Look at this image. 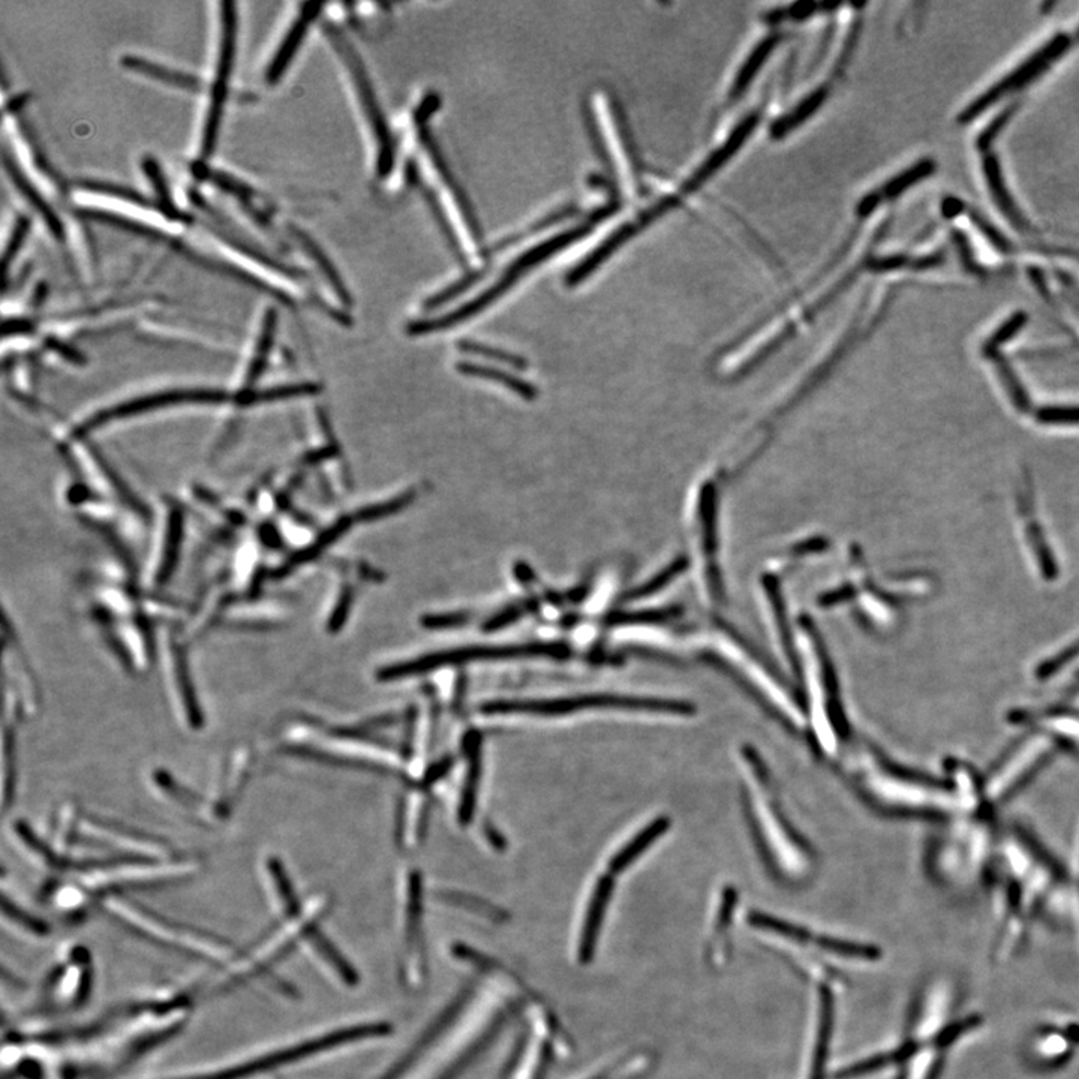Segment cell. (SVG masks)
<instances>
[{
	"instance_id": "31",
	"label": "cell",
	"mask_w": 1079,
	"mask_h": 1079,
	"mask_svg": "<svg viewBox=\"0 0 1079 1079\" xmlns=\"http://www.w3.org/2000/svg\"><path fill=\"white\" fill-rule=\"evenodd\" d=\"M823 100H825V92L823 90H817V92L811 94L801 105L797 107V110L792 114H789L788 118L782 119L781 123H778L776 134L782 135L788 133L789 130L804 122L807 118L811 116L819 109Z\"/></svg>"
},
{
	"instance_id": "6",
	"label": "cell",
	"mask_w": 1079,
	"mask_h": 1079,
	"mask_svg": "<svg viewBox=\"0 0 1079 1079\" xmlns=\"http://www.w3.org/2000/svg\"><path fill=\"white\" fill-rule=\"evenodd\" d=\"M104 905L119 921L125 922L131 928L137 930L144 936L154 938L168 945L180 946V949H196L199 954L212 955L225 953L221 949L220 943L204 938L203 934H197L191 928L171 924L158 914L151 913V910L142 905L131 903L126 898L110 893L105 898Z\"/></svg>"
},
{
	"instance_id": "32",
	"label": "cell",
	"mask_w": 1079,
	"mask_h": 1079,
	"mask_svg": "<svg viewBox=\"0 0 1079 1079\" xmlns=\"http://www.w3.org/2000/svg\"><path fill=\"white\" fill-rule=\"evenodd\" d=\"M31 229V221L26 216H19L18 221L14 222V229H12L11 237L8 238L5 249H3V274L8 275V269H10L11 263L18 257L19 251L22 249L24 241Z\"/></svg>"
},
{
	"instance_id": "34",
	"label": "cell",
	"mask_w": 1079,
	"mask_h": 1079,
	"mask_svg": "<svg viewBox=\"0 0 1079 1079\" xmlns=\"http://www.w3.org/2000/svg\"><path fill=\"white\" fill-rule=\"evenodd\" d=\"M352 603L353 590L352 587H347L344 591H342L340 601H337L335 611H333L331 621H329V627H331L332 632H337V630L344 625L349 613V608H352Z\"/></svg>"
},
{
	"instance_id": "15",
	"label": "cell",
	"mask_w": 1079,
	"mask_h": 1079,
	"mask_svg": "<svg viewBox=\"0 0 1079 1079\" xmlns=\"http://www.w3.org/2000/svg\"><path fill=\"white\" fill-rule=\"evenodd\" d=\"M834 995H832L830 988H819L817 1027H815L809 1077L807 1079H825L826 1061L827 1057H830L832 1033H834Z\"/></svg>"
},
{
	"instance_id": "1",
	"label": "cell",
	"mask_w": 1079,
	"mask_h": 1079,
	"mask_svg": "<svg viewBox=\"0 0 1079 1079\" xmlns=\"http://www.w3.org/2000/svg\"><path fill=\"white\" fill-rule=\"evenodd\" d=\"M613 212V208L609 205L607 209H601L596 215L588 218L587 221L582 222L575 229L568 230L566 233L558 234V236L549 238V241L542 243V245L535 246V248L530 249L529 253L522 254L521 257L514 259L512 265L507 267L504 274L498 279L489 290L481 292L471 302L463 304V307L457 308L456 311L450 312L440 319L434 320H423L414 321L407 327V332L413 336L427 335V333L447 331V329L455 327L477 314H481L486 308L490 304L496 303L501 296H504L507 291L514 286V283L521 281L523 275L529 274V271L534 270L535 267L545 263L546 259L557 255L559 251L568 248V246L574 245V243L579 242L580 238L587 236L588 233L592 232L597 222L604 220Z\"/></svg>"
},
{
	"instance_id": "26",
	"label": "cell",
	"mask_w": 1079,
	"mask_h": 1079,
	"mask_svg": "<svg viewBox=\"0 0 1079 1079\" xmlns=\"http://www.w3.org/2000/svg\"><path fill=\"white\" fill-rule=\"evenodd\" d=\"M819 949L823 953L837 955L842 958L860 959V961H876L880 957L879 949L875 946L860 945V943L839 941L834 937L815 938Z\"/></svg>"
},
{
	"instance_id": "40",
	"label": "cell",
	"mask_w": 1079,
	"mask_h": 1079,
	"mask_svg": "<svg viewBox=\"0 0 1079 1079\" xmlns=\"http://www.w3.org/2000/svg\"><path fill=\"white\" fill-rule=\"evenodd\" d=\"M1078 898H1079V856H1078Z\"/></svg>"
},
{
	"instance_id": "18",
	"label": "cell",
	"mask_w": 1079,
	"mask_h": 1079,
	"mask_svg": "<svg viewBox=\"0 0 1079 1079\" xmlns=\"http://www.w3.org/2000/svg\"><path fill=\"white\" fill-rule=\"evenodd\" d=\"M757 123H759V116H757V114H753V116L745 119L743 125H741L738 130L735 131V134L727 140V143L724 144L722 149H719L715 152V154H712L711 158L708 159L707 163L703 164V166L690 177L689 182L686 185V192H691L694 191V189L702 187V185L705 183L711 176H714L715 173L719 171L720 168H722L724 164H726L727 160L736 154V152L739 151V147L743 146L745 140L749 137V134H752V131L755 130Z\"/></svg>"
},
{
	"instance_id": "19",
	"label": "cell",
	"mask_w": 1079,
	"mask_h": 1079,
	"mask_svg": "<svg viewBox=\"0 0 1079 1079\" xmlns=\"http://www.w3.org/2000/svg\"><path fill=\"white\" fill-rule=\"evenodd\" d=\"M612 889L613 883L611 879L604 877V879H601L597 883L596 891L592 893L590 909H588L587 921H585L582 930V937H580V961H591L592 954H594L596 949L597 936H599L601 922H603L604 913H607Z\"/></svg>"
},
{
	"instance_id": "11",
	"label": "cell",
	"mask_w": 1079,
	"mask_h": 1079,
	"mask_svg": "<svg viewBox=\"0 0 1079 1079\" xmlns=\"http://www.w3.org/2000/svg\"><path fill=\"white\" fill-rule=\"evenodd\" d=\"M85 834L142 860L171 859V848L168 844L156 842L154 837H149L143 832L127 830V827L116 825V823L84 817L81 819V835Z\"/></svg>"
},
{
	"instance_id": "20",
	"label": "cell",
	"mask_w": 1079,
	"mask_h": 1079,
	"mask_svg": "<svg viewBox=\"0 0 1079 1079\" xmlns=\"http://www.w3.org/2000/svg\"><path fill=\"white\" fill-rule=\"evenodd\" d=\"M3 164H5L7 171L10 173L11 179L14 180V185L18 187L20 193H22L24 199L29 201V204H31L32 208L40 213L45 224H47L48 229H51L53 236L57 238L64 237V225H62L55 210H53L51 204L43 199V196L36 191L34 185L29 182L26 177L22 175V171H20L19 167L15 166L14 160L7 155V152H3Z\"/></svg>"
},
{
	"instance_id": "13",
	"label": "cell",
	"mask_w": 1079,
	"mask_h": 1079,
	"mask_svg": "<svg viewBox=\"0 0 1079 1079\" xmlns=\"http://www.w3.org/2000/svg\"><path fill=\"white\" fill-rule=\"evenodd\" d=\"M1021 724H1032L1035 731L1045 733L1058 745L1079 753V712L1065 710L1025 712L1015 716Z\"/></svg>"
},
{
	"instance_id": "10",
	"label": "cell",
	"mask_w": 1079,
	"mask_h": 1079,
	"mask_svg": "<svg viewBox=\"0 0 1079 1079\" xmlns=\"http://www.w3.org/2000/svg\"><path fill=\"white\" fill-rule=\"evenodd\" d=\"M221 399L222 394L218 390L189 389L160 391V393L149 394V397L119 402L116 405L110 407L109 410L98 411V413L90 415L84 424L78 426V432L88 434V432L97 430V427L118 422L119 419L122 420L131 418V415L151 413V411L158 410L159 407L189 402H218Z\"/></svg>"
},
{
	"instance_id": "37",
	"label": "cell",
	"mask_w": 1079,
	"mask_h": 1079,
	"mask_svg": "<svg viewBox=\"0 0 1079 1079\" xmlns=\"http://www.w3.org/2000/svg\"><path fill=\"white\" fill-rule=\"evenodd\" d=\"M465 621H467V616L456 613V615L426 616L423 620V625L427 629H448L463 625Z\"/></svg>"
},
{
	"instance_id": "35",
	"label": "cell",
	"mask_w": 1079,
	"mask_h": 1079,
	"mask_svg": "<svg viewBox=\"0 0 1079 1079\" xmlns=\"http://www.w3.org/2000/svg\"><path fill=\"white\" fill-rule=\"evenodd\" d=\"M1068 1046L1069 1041L1065 1036L1058 1035V1033H1052V1035L1042 1037L1037 1048H1039L1042 1057L1054 1058L1065 1053Z\"/></svg>"
},
{
	"instance_id": "28",
	"label": "cell",
	"mask_w": 1079,
	"mask_h": 1079,
	"mask_svg": "<svg viewBox=\"0 0 1079 1079\" xmlns=\"http://www.w3.org/2000/svg\"><path fill=\"white\" fill-rule=\"evenodd\" d=\"M413 500L414 492H407L401 497L393 498V500L382 502V504L365 507V509L358 510L356 519L360 522H374L378 521V519L389 518L391 514L407 509Z\"/></svg>"
},
{
	"instance_id": "23",
	"label": "cell",
	"mask_w": 1079,
	"mask_h": 1079,
	"mask_svg": "<svg viewBox=\"0 0 1079 1079\" xmlns=\"http://www.w3.org/2000/svg\"><path fill=\"white\" fill-rule=\"evenodd\" d=\"M122 64L123 67L134 69V71L143 74V76L154 78V80L164 81V84L177 86V88L188 90H197L200 88L199 80H197L196 77L173 71V69L152 64L149 60L140 59V57L125 56L122 59Z\"/></svg>"
},
{
	"instance_id": "2",
	"label": "cell",
	"mask_w": 1079,
	"mask_h": 1079,
	"mask_svg": "<svg viewBox=\"0 0 1079 1079\" xmlns=\"http://www.w3.org/2000/svg\"><path fill=\"white\" fill-rule=\"evenodd\" d=\"M1058 745L1045 733L1033 732L1009 749L983 780L987 801L999 805L1015 797L1052 761Z\"/></svg>"
},
{
	"instance_id": "36",
	"label": "cell",
	"mask_w": 1079,
	"mask_h": 1079,
	"mask_svg": "<svg viewBox=\"0 0 1079 1079\" xmlns=\"http://www.w3.org/2000/svg\"><path fill=\"white\" fill-rule=\"evenodd\" d=\"M1042 422L1053 423V424H1078L1079 423V408H1057V410H1046L1045 413L1041 414Z\"/></svg>"
},
{
	"instance_id": "9",
	"label": "cell",
	"mask_w": 1079,
	"mask_h": 1079,
	"mask_svg": "<svg viewBox=\"0 0 1079 1079\" xmlns=\"http://www.w3.org/2000/svg\"><path fill=\"white\" fill-rule=\"evenodd\" d=\"M160 658H163L160 663H163L164 681L173 711L189 731H200L204 724L203 712L193 689L182 642L177 641L171 634L163 636Z\"/></svg>"
},
{
	"instance_id": "16",
	"label": "cell",
	"mask_w": 1079,
	"mask_h": 1079,
	"mask_svg": "<svg viewBox=\"0 0 1079 1079\" xmlns=\"http://www.w3.org/2000/svg\"><path fill=\"white\" fill-rule=\"evenodd\" d=\"M321 8H323L321 3H303L299 18L291 24L290 31H288L286 38L279 45L278 52L275 53L269 68H267L266 78L270 85L278 84L283 74H286L287 68L290 67L292 57L298 53L300 44H302L304 35H307L309 24L319 18Z\"/></svg>"
},
{
	"instance_id": "25",
	"label": "cell",
	"mask_w": 1079,
	"mask_h": 1079,
	"mask_svg": "<svg viewBox=\"0 0 1079 1079\" xmlns=\"http://www.w3.org/2000/svg\"><path fill=\"white\" fill-rule=\"evenodd\" d=\"M749 924L765 931V933L776 934L777 937L786 938V941L799 943L815 942L813 934L809 930L802 928V926L790 924V922L777 920V917L769 916V914L764 913H753L749 916Z\"/></svg>"
},
{
	"instance_id": "12",
	"label": "cell",
	"mask_w": 1079,
	"mask_h": 1079,
	"mask_svg": "<svg viewBox=\"0 0 1079 1079\" xmlns=\"http://www.w3.org/2000/svg\"><path fill=\"white\" fill-rule=\"evenodd\" d=\"M677 203L678 199H675V197L658 201L656 205L645 210V212L637 216L633 222H627V224L620 226L616 232H613L611 236L607 238V241L601 243L600 246H597V248L592 251L587 258H583L582 262H580L579 265L576 266L570 274H568V286H578V283L585 281V279L590 278L592 271L599 269V267L603 265V263L607 262V259L611 257V255L615 253L618 248H621L625 242H629L634 234L639 233L644 226L649 225L650 222L657 220L658 216H661L663 213L667 212V210L672 209Z\"/></svg>"
},
{
	"instance_id": "29",
	"label": "cell",
	"mask_w": 1079,
	"mask_h": 1079,
	"mask_svg": "<svg viewBox=\"0 0 1079 1079\" xmlns=\"http://www.w3.org/2000/svg\"><path fill=\"white\" fill-rule=\"evenodd\" d=\"M480 780V761H479V745H476L472 749L471 756V768H469L467 782H465V789L463 794V804H460V819L463 822H469L472 817L474 802H476V790L479 786Z\"/></svg>"
},
{
	"instance_id": "21",
	"label": "cell",
	"mask_w": 1079,
	"mask_h": 1079,
	"mask_svg": "<svg viewBox=\"0 0 1079 1079\" xmlns=\"http://www.w3.org/2000/svg\"><path fill=\"white\" fill-rule=\"evenodd\" d=\"M457 370L463 375H467V377L501 382V386L514 391V393H518L525 401H534L538 394L537 389L531 382L522 380L516 375L505 372V370H501L500 368H493V366L468 364V361H465V364L457 365Z\"/></svg>"
},
{
	"instance_id": "39",
	"label": "cell",
	"mask_w": 1079,
	"mask_h": 1079,
	"mask_svg": "<svg viewBox=\"0 0 1079 1079\" xmlns=\"http://www.w3.org/2000/svg\"><path fill=\"white\" fill-rule=\"evenodd\" d=\"M514 574H516V578L522 580V582H531V580L534 579V574L531 571V568L529 566H523V564H519V566L514 568Z\"/></svg>"
},
{
	"instance_id": "22",
	"label": "cell",
	"mask_w": 1079,
	"mask_h": 1079,
	"mask_svg": "<svg viewBox=\"0 0 1079 1079\" xmlns=\"http://www.w3.org/2000/svg\"><path fill=\"white\" fill-rule=\"evenodd\" d=\"M667 830H669V821L665 817L657 819V821L650 823L627 846L621 848L620 854H616L615 858L611 860V870L613 872H620L629 868L633 860L639 858L644 854L645 848L649 847L658 837H661Z\"/></svg>"
},
{
	"instance_id": "3",
	"label": "cell",
	"mask_w": 1079,
	"mask_h": 1079,
	"mask_svg": "<svg viewBox=\"0 0 1079 1079\" xmlns=\"http://www.w3.org/2000/svg\"><path fill=\"white\" fill-rule=\"evenodd\" d=\"M594 708H618V710L669 712L689 714L691 707L669 700H648L618 698V696H583V698L554 700H497L481 707V712L497 714L566 715L571 712L594 710Z\"/></svg>"
},
{
	"instance_id": "5",
	"label": "cell",
	"mask_w": 1079,
	"mask_h": 1079,
	"mask_svg": "<svg viewBox=\"0 0 1079 1079\" xmlns=\"http://www.w3.org/2000/svg\"><path fill=\"white\" fill-rule=\"evenodd\" d=\"M199 870L193 859L135 860L89 868L81 885L86 891H109L123 887H147L189 877Z\"/></svg>"
},
{
	"instance_id": "17",
	"label": "cell",
	"mask_w": 1079,
	"mask_h": 1079,
	"mask_svg": "<svg viewBox=\"0 0 1079 1079\" xmlns=\"http://www.w3.org/2000/svg\"><path fill=\"white\" fill-rule=\"evenodd\" d=\"M262 876L266 885L267 897H269L274 909H278L282 914H290V916L298 912V900H296L286 868H283L278 856L267 855L263 859Z\"/></svg>"
},
{
	"instance_id": "7",
	"label": "cell",
	"mask_w": 1079,
	"mask_h": 1079,
	"mask_svg": "<svg viewBox=\"0 0 1079 1079\" xmlns=\"http://www.w3.org/2000/svg\"><path fill=\"white\" fill-rule=\"evenodd\" d=\"M327 34L335 48H337V52H340L345 65L352 71L358 100L364 105L365 116L368 119L370 127H372L375 142L378 144L377 170L382 177L389 176L394 166L393 138H391L386 118L382 116L381 107L378 104L377 97H375L372 85H370L368 74H366L364 67V62H361L356 51H354L352 43L342 35L340 29L327 26Z\"/></svg>"
},
{
	"instance_id": "4",
	"label": "cell",
	"mask_w": 1079,
	"mask_h": 1079,
	"mask_svg": "<svg viewBox=\"0 0 1079 1079\" xmlns=\"http://www.w3.org/2000/svg\"><path fill=\"white\" fill-rule=\"evenodd\" d=\"M566 653V646L554 644L474 646V648L430 654V656L418 658L414 661L399 663V665L385 667L378 674V678L381 681H393V679L415 677V675L431 672V670L438 669V667L463 665V663L504 660V658L516 657H564Z\"/></svg>"
},
{
	"instance_id": "8",
	"label": "cell",
	"mask_w": 1079,
	"mask_h": 1079,
	"mask_svg": "<svg viewBox=\"0 0 1079 1079\" xmlns=\"http://www.w3.org/2000/svg\"><path fill=\"white\" fill-rule=\"evenodd\" d=\"M236 5L233 2H222L220 55H218L215 80H213L212 92H210V104L208 118H205L203 140H201V156L203 158H208L215 151L218 134H220L226 89H229L234 55H236Z\"/></svg>"
},
{
	"instance_id": "33",
	"label": "cell",
	"mask_w": 1079,
	"mask_h": 1079,
	"mask_svg": "<svg viewBox=\"0 0 1079 1079\" xmlns=\"http://www.w3.org/2000/svg\"><path fill=\"white\" fill-rule=\"evenodd\" d=\"M143 167V170L146 171L152 185H154L155 191L158 192L160 205H164V209H166L167 213H170V215H176L177 210L171 203L170 193H168L167 185L164 182L163 175H160L158 164H156L155 160L146 159Z\"/></svg>"
},
{
	"instance_id": "30",
	"label": "cell",
	"mask_w": 1079,
	"mask_h": 1079,
	"mask_svg": "<svg viewBox=\"0 0 1079 1079\" xmlns=\"http://www.w3.org/2000/svg\"><path fill=\"white\" fill-rule=\"evenodd\" d=\"M776 43L777 38L766 40L759 45V47L756 48V52L749 56L747 64H745V67L741 69V74L738 78H736L735 90H733V93L739 94L745 88H747L749 81H752V78L755 77V74H757L761 65H764L766 57H768L769 53L772 52Z\"/></svg>"
},
{
	"instance_id": "24",
	"label": "cell",
	"mask_w": 1079,
	"mask_h": 1079,
	"mask_svg": "<svg viewBox=\"0 0 1079 1079\" xmlns=\"http://www.w3.org/2000/svg\"><path fill=\"white\" fill-rule=\"evenodd\" d=\"M294 236L298 238L300 245L303 246V249L307 251L309 257L314 259L316 266H319V269L323 271L329 283H331L333 290H335L337 298H340L345 304H352V296H349L347 288H345L344 282H342L340 274H337L335 266L332 265V262L329 259L327 255L321 251L320 246L316 245L314 241H311L307 234L299 232V230H294Z\"/></svg>"
},
{
	"instance_id": "14",
	"label": "cell",
	"mask_w": 1079,
	"mask_h": 1079,
	"mask_svg": "<svg viewBox=\"0 0 1079 1079\" xmlns=\"http://www.w3.org/2000/svg\"><path fill=\"white\" fill-rule=\"evenodd\" d=\"M1065 43L1066 38H1057L1056 41H1053V43L1049 44L1045 51L1037 53L1036 57L1025 62L1023 67L1016 69L1011 77L1004 78L1002 84L995 86V88L991 89L986 97L980 98V100L976 101L974 105H970V109H967L966 113H964V119L976 116V114H979L980 111L986 109V107L992 104L997 98H1000L1003 93H1006L1008 90L1019 89L1021 86H1024L1025 81H1028L1030 78L1037 76L1041 69L1044 68L1049 60L1054 59V57H1056L1058 53L1063 51V48H1065Z\"/></svg>"
},
{
	"instance_id": "38",
	"label": "cell",
	"mask_w": 1079,
	"mask_h": 1079,
	"mask_svg": "<svg viewBox=\"0 0 1079 1079\" xmlns=\"http://www.w3.org/2000/svg\"><path fill=\"white\" fill-rule=\"evenodd\" d=\"M523 612H525V609L513 608L510 609V611L500 613V615H497L493 618V620H490L489 623L486 624V630H498L505 627V625H509L510 623H513L514 620H518V618H521Z\"/></svg>"
},
{
	"instance_id": "27",
	"label": "cell",
	"mask_w": 1079,
	"mask_h": 1079,
	"mask_svg": "<svg viewBox=\"0 0 1079 1079\" xmlns=\"http://www.w3.org/2000/svg\"><path fill=\"white\" fill-rule=\"evenodd\" d=\"M459 348L463 353L488 358V360L498 361V364L510 366V368L522 370L529 366L525 358L518 356V354L502 352L500 348L490 347V345L481 344V342L463 341Z\"/></svg>"
}]
</instances>
